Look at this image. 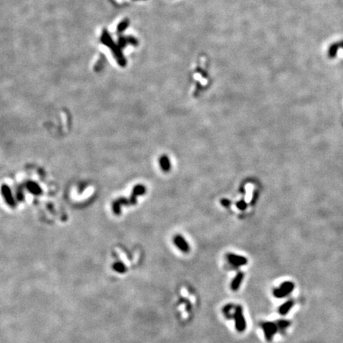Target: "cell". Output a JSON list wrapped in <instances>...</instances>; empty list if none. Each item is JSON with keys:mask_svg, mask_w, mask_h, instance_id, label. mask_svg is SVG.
<instances>
[{"mask_svg": "<svg viewBox=\"0 0 343 343\" xmlns=\"http://www.w3.org/2000/svg\"><path fill=\"white\" fill-rule=\"evenodd\" d=\"M159 162H160V168H161V169H162L163 171H164V172H169V171L170 170L171 164H170V160H169V158L168 156L166 155L161 156L160 158V160H159Z\"/></svg>", "mask_w": 343, "mask_h": 343, "instance_id": "7c38bea8", "label": "cell"}, {"mask_svg": "<svg viewBox=\"0 0 343 343\" xmlns=\"http://www.w3.org/2000/svg\"><path fill=\"white\" fill-rule=\"evenodd\" d=\"M127 43H128V42H127V39H126V38H125V37H121V38H119V43H118V45H119V46L121 48H124V47L126 46V45H127Z\"/></svg>", "mask_w": 343, "mask_h": 343, "instance_id": "9a60e30c", "label": "cell"}, {"mask_svg": "<svg viewBox=\"0 0 343 343\" xmlns=\"http://www.w3.org/2000/svg\"><path fill=\"white\" fill-rule=\"evenodd\" d=\"M234 319L235 321V327L238 332H243L246 328V322L243 315V310L241 306H237L235 309Z\"/></svg>", "mask_w": 343, "mask_h": 343, "instance_id": "7a4b0ae2", "label": "cell"}, {"mask_svg": "<svg viewBox=\"0 0 343 343\" xmlns=\"http://www.w3.org/2000/svg\"><path fill=\"white\" fill-rule=\"evenodd\" d=\"M26 188L28 189V191L30 192V193L33 194V195H40L42 194V190L41 188V187L38 184L35 182H32V181H29L26 184Z\"/></svg>", "mask_w": 343, "mask_h": 343, "instance_id": "30bf717a", "label": "cell"}, {"mask_svg": "<svg viewBox=\"0 0 343 343\" xmlns=\"http://www.w3.org/2000/svg\"><path fill=\"white\" fill-rule=\"evenodd\" d=\"M244 278V273L242 272H238V274L235 276V277L234 278L232 283H231V289L233 291H237L238 288H240V285H241V282L243 280Z\"/></svg>", "mask_w": 343, "mask_h": 343, "instance_id": "8fae6325", "label": "cell"}, {"mask_svg": "<svg viewBox=\"0 0 343 343\" xmlns=\"http://www.w3.org/2000/svg\"><path fill=\"white\" fill-rule=\"evenodd\" d=\"M100 40H101V42H102L103 45H105L106 46L110 47V48H111L113 45H115V43H114V41H113L112 38H111V36L110 35V33H109L106 29H103L102 35H101V39Z\"/></svg>", "mask_w": 343, "mask_h": 343, "instance_id": "9c48e42d", "label": "cell"}, {"mask_svg": "<svg viewBox=\"0 0 343 343\" xmlns=\"http://www.w3.org/2000/svg\"><path fill=\"white\" fill-rule=\"evenodd\" d=\"M294 304L293 300H288L287 302H285V304H283L279 308V313L282 315H285L288 314V311L290 310V309L292 307Z\"/></svg>", "mask_w": 343, "mask_h": 343, "instance_id": "4fadbf2b", "label": "cell"}, {"mask_svg": "<svg viewBox=\"0 0 343 343\" xmlns=\"http://www.w3.org/2000/svg\"><path fill=\"white\" fill-rule=\"evenodd\" d=\"M294 288H295V285L292 282H291V281H286V282H284L279 288L274 290L273 295L276 298H283V297H285L288 295H289L291 291H293Z\"/></svg>", "mask_w": 343, "mask_h": 343, "instance_id": "3957f363", "label": "cell"}, {"mask_svg": "<svg viewBox=\"0 0 343 343\" xmlns=\"http://www.w3.org/2000/svg\"><path fill=\"white\" fill-rule=\"evenodd\" d=\"M278 327L279 326L276 323H274V322H268L263 323L262 328H263L265 336V338L267 341H272V338L275 335V334L277 332Z\"/></svg>", "mask_w": 343, "mask_h": 343, "instance_id": "277c9868", "label": "cell"}, {"mask_svg": "<svg viewBox=\"0 0 343 343\" xmlns=\"http://www.w3.org/2000/svg\"><path fill=\"white\" fill-rule=\"evenodd\" d=\"M111 50H112V53L114 55V58L117 60L118 64H119L122 67H125L126 64V60L125 59L124 56H123V53H122V50L121 48L119 46V45H114L111 47Z\"/></svg>", "mask_w": 343, "mask_h": 343, "instance_id": "52a82bcc", "label": "cell"}, {"mask_svg": "<svg viewBox=\"0 0 343 343\" xmlns=\"http://www.w3.org/2000/svg\"><path fill=\"white\" fill-rule=\"evenodd\" d=\"M226 259H227L228 261L232 265L236 266H243L247 264V259L245 257H242V256H238L236 254H228L226 255Z\"/></svg>", "mask_w": 343, "mask_h": 343, "instance_id": "5b68a950", "label": "cell"}, {"mask_svg": "<svg viewBox=\"0 0 343 343\" xmlns=\"http://www.w3.org/2000/svg\"><path fill=\"white\" fill-rule=\"evenodd\" d=\"M145 186L142 184H138L133 188L132 193L129 199L119 198L113 203L112 210L114 214H119L121 213V207L123 206L135 205L137 204V197L142 195L145 193Z\"/></svg>", "mask_w": 343, "mask_h": 343, "instance_id": "6da1fadb", "label": "cell"}, {"mask_svg": "<svg viewBox=\"0 0 343 343\" xmlns=\"http://www.w3.org/2000/svg\"><path fill=\"white\" fill-rule=\"evenodd\" d=\"M278 324H279V325H278V326H279V327H280L281 329H285L287 326H289L290 322H288V321L281 320V321H280L279 322H278Z\"/></svg>", "mask_w": 343, "mask_h": 343, "instance_id": "2e32d148", "label": "cell"}, {"mask_svg": "<svg viewBox=\"0 0 343 343\" xmlns=\"http://www.w3.org/2000/svg\"><path fill=\"white\" fill-rule=\"evenodd\" d=\"M129 21L128 18H125L124 20H123L121 23H119V24L118 25V27H117V33H122V32L124 31L125 29L129 26Z\"/></svg>", "mask_w": 343, "mask_h": 343, "instance_id": "5bb4252c", "label": "cell"}, {"mask_svg": "<svg viewBox=\"0 0 343 343\" xmlns=\"http://www.w3.org/2000/svg\"><path fill=\"white\" fill-rule=\"evenodd\" d=\"M174 243L177 246V248L179 250H180L182 252H184V253H188L189 251V245H188V243L186 241V240L181 236V235H179L175 237Z\"/></svg>", "mask_w": 343, "mask_h": 343, "instance_id": "ba28073f", "label": "cell"}, {"mask_svg": "<svg viewBox=\"0 0 343 343\" xmlns=\"http://www.w3.org/2000/svg\"><path fill=\"white\" fill-rule=\"evenodd\" d=\"M338 47H341V48H343V41H341V42H338Z\"/></svg>", "mask_w": 343, "mask_h": 343, "instance_id": "ac0fdd59", "label": "cell"}, {"mask_svg": "<svg viewBox=\"0 0 343 343\" xmlns=\"http://www.w3.org/2000/svg\"><path fill=\"white\" fill-rule=\"evenodd\" d=\"M126 39H127L128 44H130V45H135V46L138 45V41H137V39L135 38H133V37H127Z\"/></svg>", "mask_w": 343, "mask_h": 343, "instance_id": "e0dca14e", "label": "cell"}, {"mask_svg": "<svg viewBox=\"0 0 343 343\" xmlns=\"http://www.w3.org/2000/svg\"><path fill=\"white\" fill-rule=\"evenodd\" d=\"M1 191H2V195H3V198L5 199V201L7 202V204H8L10 207H14L16 206V203L14 199V197H13L12 193H11V188H9L7 185L3 184L2 188H1Z\"/></svg>", "mask_w": 343, "mask_h": 343, "instance_id": "8992f818", "label": "cell"}]
</instances>
